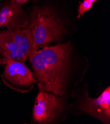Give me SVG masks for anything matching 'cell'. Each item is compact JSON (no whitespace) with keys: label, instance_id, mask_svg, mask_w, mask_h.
Segmentation results:
<instances>
[{"label":"cell","instance_id":"6da1fadb","mask_svg":"<svg viewBox=\"0 0 110 124\" xmlns=\"http://www.w3.org/2000/svg\"><path fill=\"white\" fill-rule=\"evenodd\" d=\"M71 52L69 42L45 46L31 55L29 60L40 92L64 94Z\"/></svg>","mask_w":110,"mask_h":124},{"label":"cell","instance_id":"277c9868","mask_svg":"<svg viewBox=\"0 0 110 124\" xmlns=\"http://www.w3.org/2000/svg\"><path fill=\"white\" fill-rule=\"evenodd\" d=\"M0 64L4 66L2 78L7 85L21 92L33 88L36 83L35 76L24 63L3 57L0 59Z\"/></svg>","mask_w":110,"mask_h":124},{"label":"cell","instance_id":"5b68a950","mask_svg":"<svg viewBox=\"0 0 110 124\" xmlns=\"http://www.w3.org/2000/svg\"><path fill=\"white\" fill-rule=\"evenodd\" d=\"M63 108V100L59 95L40 92L34 104L33 119L40 124L51 123L60 115Z\"/></svg>","mask_w":110,"mask_h":124},{"label":"cell","instance_id":"7a4b0ae2","mask_svg":"<svg viewBox=\"0 0 110 124\" xmlns=\"http://www.w3.org/2000/svg\"><path fill=\"white\" fill-rule=\"evenodd\" d=\"M36 51L58 41L63 33V25L55 12L48 7L33 8L28 25Z\"/></svg>","mask_w":110,"mask_h":124},{"label":"cell","instance_id":"9c48e42d","mask_svg":"<svg viewBox=\"0 0 110 124\" xmlns=\"http://www.w3.org/2000/svg\"><path fill=\"white\" fill-rule=\"evenodd\" d=\"M6 1H9V0H6ZM11 1H15L17 3H18L19 4H25L27 2H28L29 0H11Z\"/></svg>","mask_w":110,"mask_h":124},{"label":"cell","instance_id":"8992f818","mask_svg":"<svg viewBox=\"0 0 110 124\" xmlns=\"http://www.w3.org/2000/svg\"><path fill=\"white\" fill-rule=\"evenodd\" d=\"M22 5L9 0L2 6L0 9V28L15 30L21 29L28 26L29 16Z\"/></svg>","mask_w":110,"mask_h":124},{"label":"cell","instance_id":"30bf717a","mask_svg":"<svg viewBox=\"0 0 110 124\" xmlns=\"http://www.w3.org/2000/svg\"><path fill=\"white\" fill-rule=\"evenodd\" d=\"M88 1H89V2L93 4V3H94V2H96V1H97L98 0H88Z\"/></svg>","mask_w":110,"mask_h":124},{"label":"cell","instance_id":"ba28073f","mask_svg":"<svg viewBox=\"0 0 110 124\" xmlns=\"http://www.w3.org/2000/svg\"><path fill=\"white\" fill-rule=\"evenodd\" d=\"M93 6V4L88 1V0H84V1L81 3L79 9H78V18H80L81 17L85 12L89 10Z\"/></svg>","mask_w":110,"mask_h":124},{"label":"cell","instance_id":"52a82bcc","mask_svg":"<svg viewBox=\"0 0 110 124\" xmlns=\"http://www.w3.org/2000/svg\"><path fill=\"white\" fill-rule=\"evenodd\" d=\"M80 108L88 115L98 119L104 124L110 120V88L108 86L98 97H90L86 93Z\"/></svg>","mask_w":110,"mask_h":124},{"label":"cell","instance_id":"3957f363","mask_svg":"<svg viewBox=\"0 0 110 124\" xmlns=\"http://www.w3.org/2000/svg\"><path fill=\"white\" fill-rule=\"evenodd\" d=\"M36 51L29 29L0 31V54L24 63Z\"/></svg>","mask_w":110,"mask_h":124}]
</instances>
